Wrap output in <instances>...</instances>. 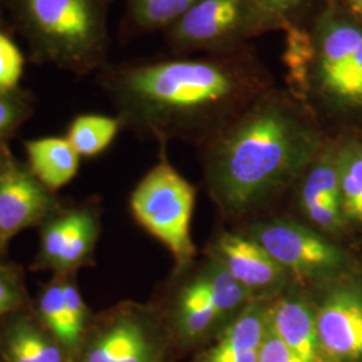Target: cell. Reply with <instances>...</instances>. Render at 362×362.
Here are the masks:
<instances>
[{
  "instance_id": "obj_1",
  "label": "cell",
  "mask_w": 362,
  "mask_h": 362,
  "mask_svg": "<svg viewBox=\"0 0 362 362\" xmlns=\"http://www.w3.org/2000/svg\"><path fill=\"white\" fill-rule=\"evenodd\" d=\"M112 77L122 104L145 122L172 132L206 133L208 141L275 86L270 70L250 45L128 66Z\"/></svg>"
},
{
  "instance_id": "obj_2",
  "label": "cell",
  "mask_w": 362,
  "mask_h": 362,
  "mask_svg": "<svg viewBox=\"0 0 362 362\" xmlns=\"http://www.w3.org/2000/svg\"><path fill=\"white\" fill-rule=\"evenodd\" d=\"M326 134L276 85L208 141V179L220 203L242 212L302 177Z\"/></svg>"
},
{
  "instance_id": "obj_3",
  "label": "cell",
  "mask_w": 362,
  "mask_h": 362,
  "mask_svg": "<svg viewBox=\"0 0 362 362\" xmlns=\"http://www.w3.org/2000/svg\"><path fill=\"white\" fill-rule=\"evenodd\" d=\"M285 34L287 90L298 103L313 116L362 113L361 23L329 0L309 26Z\"/></svg>"
},
{
  "instance_id": "obj_4",
  "label": "cell",
  "mask_w": 362,
  "mask_h": 362,
  "mask_svg": "<svg viewBox=\"0 0 362 362\" xmlns=\"http://www.w3.org/2000/svg\"><path fill=\"white\" fill-rule=\"evenodd\" d=\"M278 31L255 0H197L167 28L168 42L177 52H233L252 38Z\"/></svg>"
},
{
  "instance_id": "obj_5",
  "label": "cell",
  "mask_w": 362,
  "mask_h": 362,
  "mask_svg": "<svg viewBox=\"0 0 362 362\" xmlns=\"http://www.w3.org/2000/svg\"><path fill=\"white\" fill-rule=\"evenodd\" d=\"M134 216L157 239L168 247L181 266L194 258L189 226L194 206V189L168 163L152 169L132 196Z\"/></svg>"
},
{
  "instance_id": "obj_6",
  "label": "cell",
  "mask_w": 362,
  "mask_h": 362,
  "mask_svg": "<svg viewBox=\"0 0 362 362\" xmlns=\"http://www.w3.org/2000/svg\"><path fill=\"white\" fill-rule=\"evenodd\" d=\"M25 8L52 52L81 64L103 55L106 27L101 0H25Z\"/></svg>"
},
{
  "instance_id": "obj_7",
  "label": "cell",
  "mask_w": 362,
  "mask_h": 362,
  "mask_svg": "<svg viewBox=\"0 0 362 362\" xmlns=\"http://www.w3.org/2000/svg\"><path fill=\"white\" fill-rule=\"evenodd\" d=\"M251 239L263 247L287 274L299 281L327 284L356 272L353 259L334 242L293 221H269L251 230Z\"/></svg>"
},
{
  "instance_id": "obj_8",
  "label": "cell",
  "mask_w": 362,
  "mask_h": 362,
  "mask_svg": "<svg viewBox=\"0 0 362 362\" xmlns=\"http://www.w3.org/2000/svg\"><path fill=\"white\" fill-rule=\"evenodd\" d=\"M315 326L325 362H362V279L356 272L325 284Z\"/></svg>"
},
{
  "instance_id": "obj_9",
  "label": "cell",
  "mask_w": 362,
  "mask_h": 362,
  "mask_svg": "<svg viewBox=\"0 0 362 362\" xmlns=\"http://www.w3.org/2000/svg\"><path fill=\"white\" fill-rule=\"evenodd\" d=\"M252 300L233 275L214 260L181 291L176 311L181 336L197 339Z\"/></svg>"
},
{
  "instance_id": "obj_10",
  "label": "cell",
  "mask_w": 362,
  "mask_h": 362,
  "mask_svg": "<svg viewBox=\"0 0 362 362\" xmlns=\"http://www.w3.org/2000/svg\"><path fill=\"white\" fill-rule=\"evenodd\" d=\"M220 263L254 300H267L284 288L290 275L251 238L223 233L214 247Z\"/></svg>"
},
{
  "instance_id": "obj_11",
  "label": "cell",
  "mask_w": 362,
  "mask_h": 362,
  "mask_svg": "<svg viewBox=\"0 0 362 362\" xmlns=\"http://www.w3.org/2000/svg\"><path fill=\"white\" fill-rule=\"evenodd\" d=\"M270 330L303 362H325L315 326V308L305 297L287 294L269 306Z\"/></svg>"
},
{
  "instance_id": "obj_12",
  "label": "cell",
  "mask_w": 362,
  "mask_h": 362,
  "mask_svg": "<svg viewBox=\"0 0 362 362\" xmlns=\"http://www.w3.org/2000/svg\"><path fill=\"white\" fill-rule=\"evenodd\" d=\"M264 302H250L199 362H258L259 350L269 332V308Z\"/></svg>"
},
{
  "instance_id": "obj_13",
  "label": "cell",
  "mask_w": 362,
  "mask_h": 362,
  "mask_svg": "<svg viewBox=\"0 0 362 362\" xmlns=\"http://www.w3.org/2000/svg\"><path fill=\"white\" fill-rule=\"evenodd\" d=\"M49 199L38 182L19 170L0 176V239H8L38 220Z\"/></svg>"
},
{
  "instance_id": "obj_14",
  "label": "cell",
  "mask_w": 362,
  "mask_h": 362,
  "mask_svg": "<svg viewBox=\"0 0 362 362\" xmlns=\"http://www.w3.org/2000/svg\"><path fill=\"white\" fill-rule=\"evenodd\" d=\"M34 175L52 189L66 185L77 173L79 155L67 139L46 137L26 144Z\"/></svg>"
},
{
  "instance_id": "obj_15",
  "label": "cell",
  "mask_w": 362,
  "mask_h": 362,
  "mask_svg": "<svg viewBox=\"0 0 362 362\" xmlns=\"http://www.w3.org/2000/svg\"><path fill=\"white\" fill-rule=\"evenodd\" d=\"M336 140L342 212L349 224L362 227V134L348 133Z\"/></svg>"
},
{
  "instance_id": "obj_16",
  "label": "cell",
  "mask_w": 362,
  "mask_h": 362,
  "mask_svg": "<svg viewBox=\"0 0 362 362\" xmlns=\"http://www.w3.org/2000/svg\"><path fill=\"white\" fill-rule=\"evenodd\" d=\"M86 362H155V358L141 326L133 321H121L95 341Z\"/></svg>"
},
{
  "instance_id": "obj_17",
  "label": "cell",
  "mask_w": 362,
  "mask_h": 362,
  "mask_svg": "<svg viewBox=\"0 0 362 362\" xmlns=\"http://www.w3.org/2000/svg\"><path fill=\"white\" fill-rule=\"evenodd\" d=\"M119 122L116 118L97 115L78 117L71 124L67 140L79 156H95L105 151L116 137Z\"/></svg>"
},
{
  "instance_id": "obj_18",
  "label": "cell",
  "mask_w": 362,
  "mask_h": 362,
  "mask_svg": "<svg viewBox=\"0 0 362 362\" xmlns=\"http://www.w3.org/2000/svg\"><path fill=\"white\" fill-rule=\"evenodd\" d=\"M197 0H128L130 21L140 30L172 26Z\"/></svg>"
},
{
  "instance_id": "obj_19",
  "label": "cell",
  "mask_w": 362,
  "mask_h": 362,
  "mask_svg": "<svg viewBox=\"0 0 362 362\" xmlns=\"http://www.w3.org/2000/svg\"><path fill=\"white\" fill-rule=\"evenodd\" d=\"M278 31L305 28L324 10L329 0H255Z\"/></svg>"
},
{
  "instance_id": "obj_20",
  "label": "cell",
  "mask_w": 362,
  "mask_h": 362,
  "mask_svg": "<svg viewBox=\"0 0 362 362\" xmlns=\"http://www.w3.org/2000/svg\"><path fill=\"white\" fill-rule=\"evenodd\" d=\"M13 362H62L59 350L27 326H19L10 342Z\"/></svg>"
},
{
  "instance_id": "obj_21",
  "label": "cell",
  "mask_w": 362,
  "mask_h": 362,
  "mask_svg": "<svg viewBox=\"0 0 362 362\" xmlns=\"http://www.w3.org/2000/svg\"><path fill=\"white\" fill-rule=\"evenodd\" d=\"M94 223L89 215L78 212V219L74 230L70 235L62 258L58 266L61 267H73L82 262L86 254L90 251L93 239H94Z\"/></svg>"
},
{
  "instance_id": "obj_22",
  "label": "cell",
  "mask_w": 362,
  "mask_h": 362,
  "mask_svg": "<svg viewBox=\"0 0 362 362\" xmlns=\"http://www.w3.org/2000/svg\"><path fill=\"white\" fill-rule=\"evenodd\" d=\"M40 313L45 322L64 344L69 346V329L66 320L64 285H52L40 299Z\"/></svg>"
},
{
  "instance_id": "obj_23",
  "label": "cell",
  "mask_w": 362,
  "mask_h": 362,
  "mask_svg": "<svg viewBox=\"0 0 362 362\" xmlns=\"http://www.w3.org/2000/svg\"><path fill=\"white\" fill-rule=\"evenodd\" d=\"M77 219L78 212L70 214L61 219L55 220L43 233V242H42L43 255L45 259L52 262V264L58 266L59 260L62 258V254L65 251L67 240L74 230Z\"/></svg>"
},
{
  "instance_id": "obj_24",
  "label": "cell",
  "mask_w": 362,
  "mask_h": 362,
  "mask_svg": "<svg viewBox=\"0 0 362 362\" xmlns=\"http://www.w3.org/2000/svg\"><path fill=\"white\" fill-rule=\"evenodd\" d=\"M23 73L22 52L0 33V94L11 90Z\"/></svg>"
},
{
  "instance_id": "obj_25",
  "label": "cell",
  "mask_w": 362,
  "mask_h": 362,
  "mask_svg": "<svg viewBox=\"0 0 362 362\" xmlns=\"http://www.w3.org/2000/svg\"><path fill=\"white\" fill-rule=\"evenodd\" d=\"M65 296L66 320L69 329V346H74L79 339L83 320H85V306L74 286L64 285Z\"/></svg>"
},
{
  "instance_id": "obj_26",
  "label": "cell",
  "mask_w": 362,
  "mask_h": 362,
  "mask_svg": "<svg viewBox=\"0 0 362 362\" xmlns=\"http://www.w3.org/2000/svg\"><path fill=\"white\" fill-rule=\"evenodd\" d=\"M258 362H303L297 354L290 349L285 342L270 330L264 337L259 350Z\"/></svg>"
},
{
  "instance_id": "obj_27",
  "label": "cell",
  "mask_w": 362,
  "mask_h": 362,
  "mask_svg": "<svg viewBox=\"0 0 362 362\" xmlns=\"http://www.w3.org/2000/svg\"><path fill=\"white\" fill-rule=\"evenodd\" d=\"M18 303L16 293L6 279L0 276V314L6 313Z\"/></svg>"
},
{
  "instance_id": "obj_28",
  "label": "cell",
  "mask_w": 362,
  "mask_h": 362,
  "mask_svg": "<svg viewBox=\"0 0 362 362\" xmlns=\"http://www.w3.org/2000/svg\"><path fill=\"white\" fill-rule=\"evenodd\" d=\"M16 117V109L10 101L0 97V133L11 127Z\"/></svg>"
},
{
  "instance_id": "obj_29",
  "label": "cell",
  "mask_w": 362,
  "mask_h": 362,
  "mask_svg": "<svg viewBox=\"0 0 362 362\" xmlns=\"http://www.w3.org/2000/svg\"><path fill=\"white\" fill-rule=\"evenodd\" d=\"M337 1L362 25V0H337Z\"/></svg>"
}]
</instances>
